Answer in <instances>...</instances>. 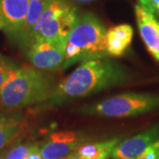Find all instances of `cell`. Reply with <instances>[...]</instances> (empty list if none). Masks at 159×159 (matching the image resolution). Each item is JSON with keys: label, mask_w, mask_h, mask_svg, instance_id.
<instances>
[{"label": "cell", "mask_w": 159, "mask_h": 159, "mask_svg": "<svg viewBox=\"0 0 159 159\" xmlns=\"http://www.w3.org/2000/svg\"><path fill=\"white\" fill-rule=\"evenodd\" d=\"M130 78L128 70L123 65L109 57L88 60L80 63L72 74L56 86L51 97L39 105L47 109L56 107L74 99L119 87Z\"/></svg>", "instance_id": "obj_1"}, {"label": "cell", "mask_w": 159, "mask_h": 159, "mask_svg": "<svg viewBox=\"0 0 159 159\" xmlns=\"http://www.w3.org/2000/svg\"><path fill=\"white\" fill-rule=\"evenodd\" d=\"M56 88L54 77L44 71L17 69L0 91V104L6 109H22L41 104L51 97Z\"/></svg>", "instance_id": "obj_2"}, {"label": "cell", "mask_w": 159, "mask_h": 159, "mask_svg": "<svg viewBox=\"0 0 159 159\" xmlns=\"http://www.w3.org/2000/svg\"><path fill=\"white\" fill-rule=\"evenodd\" d=\"M106 33L104 25L95 14L85 12L79 15L66 39V60L63 69L76 63L109 57Z\"/></svg>", "instance_id": "obj_3"}, {"label": "cell", "mask_w": 159, "mask_h": 159, "mask_svg": "<svg viewBox=\"0 0 159 159\" xmlns=\"http://www.w3.org/2000/svg\"><path fill=\"white\" fill-rule=\"evenodd\" d=\"M158 109L159 95L125 93L83 105L78 109V112L107 118H125L148 113Z\"/></svg>", "instance_id": "obj_4"}, {"label": "cell", "mask_w": 159, "mask_h": 159, "mask_svg": "<svg viewBox=\"0 0 159 159\" xmlns=\"http://www.w3.org/2000/svg\"><path fill=\"white\" fill-rule=\"evenodd\" d=\"M78 16L77 9L70 0H46L35 29L34 41L66 40Z\"/></svg>", "instance_id": "obj_5"}, {"label": "cell", "mask_w": 159, "mask_h": 159, "mask_svg": "<svg viewBox=\"0 0 159 159\" xmlns=\"http://www.w3.org/2000/svg\"><path fill=\"white\" fill-rule=\"evenodd\" d=\"M66 40H35L27 51L34 68L41 71L63 69L66 60Z\"/></svg>", "instance_id": "obj_6"}, {"label": "cell", "mask_w": 159, "mask_h": 159, "mask_svg": "<svg viewBox=\"0 0 159 159\" xmlns=\"http://www.w3.org/2000/svg\"><path fill=\"white\" fill-rule=\"evenodd\" d=\"M83 142L82 136L73 131H61L50 134L39 145L43 159H66Z\"/></svg>", "instance_id": "obj_7"}, {"label": "cell", "mask_w": 159, "mask_h": 159, "mask_svg": "<svg viewBox=\"0 0 159 159\" xmlns=\"http://www.w3.org/2000/svg\"><path fill=\"white\" fill-rule=\"evenodd\" d=\"M30 0H0V19L6 35L18 42L29 11Z\"/></svg>", "instance_id": "obj_8"}, {"label": "cell", "mask_w": 159, "mask_h": 159, "mask_svg": "<svg viewBox=\"0 0 159 159\" xmlns=\"http://www.w3.org/2000/svg\"><path fill=\"white\" fill-rule=\"evenodd\" d=\"M159 139V123L119 143L114 148L112 159H138Z\"/></svg>", "instance_id": "obj_9"}, {"label": "cell", "mask_w": 159, "mask_h": 159, "mask_svg": "<svg viewBox=\"0 0 159 159\" xmlns=\"http://www.w3.org/2000/svg\"><path fill=\"white\" fill-rule=\"evenodd\" d=\"M135 16L139 32L149 53L159 61V20L155 13L141 5L135 6Z\"/></svg>", "instance_id": "obj_10"}, {"label": "cell", "mask_w": 159, "mask_h": 159, "mask_svg": "<svg viewBox=\"0 0 159 159\" xmlns=\"http://www.w3.org/2000/svg\"><path fill=\"white\" fill-rule=\"evenodd\" d=\"M46 0H30L29 11L21 29L18 43L23 48L29 50L34 41V33L41 15L45 6Z\"/></svg>", "instance_id": "obj_11"}, {"label": "cell", "mask_w": 159, "mask_h": 159, "mask_svg": "<svg viewBox=\"0 0 159 159\" xmlns=\"http://www.w3.org/2000/svg\"><path fill=\"white\" fill-rule=\"evenodd\" d=\"M134 35L133 28L128 24H121L111 28L106 33V45L110 56L119 57L130 45Z\"/></svg>", "instance_id": "obj_12"}, {"label": "cell", "mask_w": 159, "mask_h": 159, "mask_svg": "<svg viewBox=\"0 0 159 159\" xmlns=\"http://www.w3.org/2000/svg\"><path fill=\"white\" fill-rule=\"evenodd\" d=\"M20 115L0 111V150L16 139L24 130Z\"/></svg>", "instance_id": "obj_13"}, {"label": "cell", "mask_w": 159, "mask_h": 159, "mask_svg": "<svg viewBox=\"0 0 159 159\" xmlns=\"http://www.w3.org/2000/svg\"><path fill=\"white\" fill-rule=\"evenodd\" d=\"M119 143V138L104 142L86 143L80 145L76 154L82 159H109L111 157L114 148Z\"/></svg>", "instance_id": "obj_14"}, {"label": "cell", "mask_w": 159, "mask_h": 159, "mask_svg": "<svg viewBox=\"0 0 159 159\" xmlns=\"http://www.w3.org/2000/svg\"><path fill=\"white\" fill-rule=\"evenodd\" d=\"M16 70L11 63L6 62L2 57L0 58V91Z\"/></svg>", "instance_id": "obj_15"}, {"label": "cell", "mask_w": 159, "mask_h": 159, "mask_svg": "<svg viewBox=\"0 0 159 159\" xmlns=\"http://www.w3.org/2000/svg\"><path fill=\"white\" fill-rule=\"evenodd\" d=\"M30 145L28 144H20L12 148L7 153L6 159H25L29 153Z\"/></svg>", "instance_id": "obj_16"}, {"label": "cell", "mask_w": 159, "mask_h": 159, "mask_svg": "<svg viewBox=\"0 0 159 159\" xmlns=\"http://www.w3.org/2000/svg\"><path fill=\"white\" fill-rule=\"evenodd\" d=\"M138 159H159V139L151 144Z\"/></svg>", "instance_id": "obj_17"}, {"label": "cell", "mask_w": 159, "mask_h": 159, "mask_svg": "<svg viewBox=\"0 0 159 159\" xmlns=\"http://www.w3.org/2000/svg\"><path fill=\"white\" fill-rule=\"evenodd\" d=\"M25 159H43L41 155V152H40L39 145H37V144L30 145L29 153L25 157Z\"/></svg>", "instance_id": "obj_18"}, {"label": "cell", "mask_w": 159, "mask_h": 159, "mask_svg": "<svg viewBox=\"0 0 159 159\" xmlns=\"http://www.w3.org/2000/svg\"><path fill=\"white\" fill-rule=\"evenodd\" d=\"M139 2H140V4L139 5H141L144 8H146V9H148L149 11H151L152 12L155 13V11L152 9V6H151V4H150V0H139Z\"/></svg>", "instance_id": "obj_19"}, {"label": "cell", "mask_w": 159, "mask_h": 159, "mask_svg": "<svg viewBox=\"0 0 159 159\" xmlns=\"http://www.w3.org/2000/svg\"><path fill=\"white\" fill-rule=\"evenodd\" d=\"M150 4L154 11H157L159 13V0H150Z\"/></svg>", "instance_id": "obj_20"}, {"label": "cell", "mask_w": 159, "mask_h": 159, "mask_svg": "<svg viewBox=\"0 0 159 159\" xmlns=\"http://www.w3.org/2000/svg\"><path fill=\"white\" fill-rule=\"evenodd\" d=\"M66 159H82V158H80L79 156L76 154V152L74 151V153L72 154V155H70L68 157H66Z\"/></svg>", "instance_id": "obj_21"}, {"label": "cell", "mask_w": 159, "mask_h": 159, "mask_svg": "<svg viewBox=\"0 0 159 159\" xmlns=\"http://www.w3.org/2000/svg\"><path fill=\"white\" fill-rule=\"evenodd\" d=\"M0 29H3V24H2V21H1V19H0Z\"/></svg>", "instance_id": "obj_22"}, {"label": "cell", "mask_w": 159, "mask_h": 159, "mask_svg": "<svg viewBox=\"0 0 159 159\" xmlns=\"http://www.w3.org/2000/svg\"><path fill=\"white\" fill-rule=\"evenodd\" d=\"M0 159H5V158H3V157H0Z\"/></svg>", "instance_id": "obj_23"}, {"label": "cell", "mask_w": 159, "mask_h": 159, "mask_svg": "<svg viewBox=\"0 0 159 159\" xmlns=\"http://www.w3.org/2000/svg\"><path fill=\"white\" fill-rule=\"evenodd\" d=\"M0 58H1V57H0Z\"/></svg>", "instance_id": "obj_24"}]
</instances>
